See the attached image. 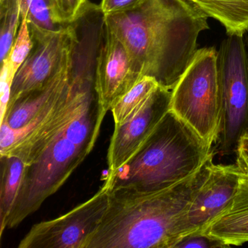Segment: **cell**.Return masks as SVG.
<instances>
[{"label":"cell","mask_w":248,"mask_h":248,"mask_svg":"<svg viewBox=\"0 0 248 248\" xmlns=\"http://www.w3.org/2000/svg\"><path fill=\"white\" fill-rule=\"evenodd\" d=\"M145 0H102L100 11L104 16L127 12L137 8Z\"/></svg>","instance_id":"cell-23"},{"label":"cell","mask_w":248,"mask_h":248,"mask_svg":"<svg viewBox=\"0 0 248 248\" xmlns=\"http://www.w3.org/2000/svg\"><path fill=\"white\" fill-rule=\"evenodd\" d=\"M142 77L124 43L105 27L95 73V93L104 116Z\"/></svg>","instance_id":"cell-12"},{"label":"cell","mask_w":248,"mask_h":248,"mask_svg":"<svg viewBox=\"0 0 248 248\" xmlns=\"http://www.w3.org/2000/svg\"><path fill=\"white\" fill-rule=\"evenodd\" d=\"M246 46H247V50H248V40H247Z\"/></svg>","instance_id":"cell-27"},{"label":"cell","mask_w":248,"mask_h":248,"mask_svg":"<svg viewBox=\"0 0 248 248\" xmlns=\"http://www.w3.org/2000/svg\"><path fill=\"white\" fill-rule=\"evenodd\" d=\"M213 159L161 191L109 189L108 209L87 248H174L178 221L208 177Z\"/></svg>","instance_id":"cell-2"},{"label":"cell","mask_w":248,"mask_h":248,"mask_svg":"<svg viewBox=\"0 0 248 248\" xmlns=\"http://www.w3.org/2000/svg\"><path fill=\"white\" fill-rule=\"evenodd\" d=\"M31 33L34 47L16 75L8 108L46 85L71 59L78 39L75 23L56 31Z\"/></svg>","instance_id":"cell-9"},{"label":"cell","mask_w":248,"mask_h":248,"mask_svg":"<svg viewBox=\"0 0 248 248\" xmlns=\"http://www.w3.org/2000/svg\"><path fill=\"white\" fill-rule=\"evenodd\" d=\"M159 87V84L154 78L142 77L111 108L114 126L125 121L132 114L140 108Z\"/></svg>","instance_id":"cell-16"},{"label":"cell","mask_w":248,"mask_h":248,"mask_svg":"<svg viewBox=\"0 0 248 248\" xmlns=\"http://www.w3.org/2000/svg\"><path fill=\"white\" fill-rule=\"evenodd\" d=\"M212 146L170 109L130 159L107 175L104 184L111 190L165 189L198 170L213 155Z\"/></svg>","instance_id":"cell-3"},{"label":"cell","mask_w":248,"mask_h":248,"mask_svg":"<svg viewBox=\"0 0 248 248\" xmlns=\"http://www.w3.org/2000/svg\"><path fill=\"white\" fill-rule=\"evenodd\" d=\"M91 151L73 143L63 134L31 165H27L24 181L6 229L17 227L54 194L82 163Z\"/></svg>","instance_id":"cell-6"},{"label":"cell","mask_w":248,"mask_h":248,"mask_svg":"<svg viewBox=\"0 0 248 248\" xmlns=\"http://www.w3.org/2000/svg\"><path fill=\"white\" fill-rule=\"evenodd\" d=\"M34 47V40L30 31L28 21L21 18V25L14 46L10 52V61L16 74L22 66Z\"/></svg>","instance_id":"cell-20"},{"label":"cell","mask_w":248,"mask_h":248,"mask_svg":"<svg viewBox=\"0 0 248 248\" xmlns=\"http://www.w3.org/2000/svg\"><path fill=\"white\" fill-rule=\"evenodd\" d=\"M0 60L9 55L21 22V11L16 0H0Z\"/></svg>","instance_id":"cell-17"},{"label":"cell","mask_w":248,"mask_h":248,"mask_svg":"<svg viewBox=\"0 0 248 248\" xmlns=\"http://www.w3.org/2000/svg\"><path fill=\"white\" fill-rule=\"evenodd\" d=\"M16 74L13 69L9 56H7L1 62V107H0V121L3 119L11 98V88Z\"/></svg>","instance_id":"cell-21"},{"label":"cell","mask_w":248,"mask_h":248,"mask_svg":"<svg viewBox=\"0 0 248 248\" xmlns=\"http://www.w3.org/2000/svg\"><path fill=\"white\" fill-rule=\"evenodd\" d=\"M236 165L240 170L241 172L248 176V158L242 154L238 153L236 159Z\"/></svg>","instance_id":"cell-24"},{"label":"cell","mask_w":248,"mask_h":248,"mask_svg":"<svg viewBox=\"0 0 248 248\" xmlns=\"http://www.w3.org/2000/svg\"><path fill=\"white\" fill-rule=\"evenodd\" d=\"M241 175L236 164H213L207 179L178 221V241L191 233H202L230 207L237 192Z\"/></svg>","instance_id":"cell-10"},{"label":"cell","mask_w":248,"mask_h":248,"mask_svg":"<svg viewBox=\"0 0 248 248\" xmlns=\"http://www.w3.org/2000/svg\"><path fill=\"white\" fill-rule=\"evenodd\" d=\"M98 46L79 42L73 53L70 82L50 108L21 129L1 123L0 156H16L30 165L60 137L84 107L97 95L95 73Z\"/></svg>","instance_id":"cell-4"},{"label":"cell","mask_w":248,"mask_h":248,"mask_svg":"<svg viewBox=\"0 0 248 248\" xmlns=\"http://www.w3.org/2000/svg\"><path fill=\"white\" fill-rule=\"evenodd\" d=\"M72 65L73 53L67 63L43 88L23 95L8 107L1 123L13 129L23 128L50 109L69 87Z\"/></svg>","instance_id":"cell-13"},{"label":"cell","mask_w":248,"mask_h":248,"mask_svg":"<svg viewBox=\"0 0 248 248\" xmlns=\"http://www.w3.org/2000/svg\"><path fill=\"white\" fill-rule=\"evenodd\" d=\"M0 157L2 172L0 188V231L2 236L21 191L27 165L16 156H0Z\"/></svg>","instance_id":"cell-15"},{"label":"cell","mask_w":248,"mask_h":248,"mask_svg":"<svg viewBox=\"0 0 248 248\" xmlns=\"http://www.w3.org/2000/svg\"><path fill=\"white\" fill-rule=\"evenodd\" d=\"M109 202V188L104 184L88 201L66 214L36 223L18 248H87L101 224Z\"/></svg>","instance_id":"cell-8"},{"label":"cell","mask_w":248,"mask_h":248,"mask_svg":"<svg viewBox=\"0 0 248 248\" xmlns=\"http://www.w3.org/2000/svg\"><path fill=\"white\" fill-rule=\"evenodd\" d=\"M53 19L60 26L73 24L88 8V0H50Z\"/></svg>","instance_id":"cell-19"},{"label":"cell","mask_w":248,"mask_h":248,"mask_svg":"<svg viewBox=\"0 0 248 248\" xmlns=\"http://www.w3.org/2000/svg\"><path fill=\"white\" fill-rule=\"evenodd\" d=\"M16 2L21 18L28 21L30 31H56L63 27L55 22L50 0H16Z\"/></svg>","instance_id":"cell-18"},{"label":"cell","mask_w":248,"mask_h":248,"mask_svg":"<svg viewBox=\"0 0 248 248\" xmlns=\"http://www.w3.org/2000/svg\"><path fill=\"white\" fill-rule=\"evenodd\" d=\"M229 247L220 239L207 233H196L181 238L174 248H225Z\"/></svg>","instance_id":"cell-22"},{"label":"cell","mask_w":248,"mask_h":248,"mask_svg":"<svg viewBox=\"0 0 248 248\" xmlns=\"http://www.w3.org/2000/svg\"><path fill=\"white\" fill-rule=\"evenodd\" d=\"M223 117L220 149L237 151L241 138L248 132V55L243 36H228L217 51Z\"/></svg>","instance_id":"cell-7"},{"label":"cell","mask_w":248,"mask_h":248,"mask_svg":"<svg viewBox=\"0 0 248 248\" xmlns=\"http://www.w3.org/2000/svg\"><path fill=\"white\" fill-rule=\"evenodd\" d=\"M171 97L172 91L159 86L140 108L114 126L107 152V175L120 169L146 141L170 109Z\"/></svg>","instance_id":"cell-11"},{"label":"cell","mask_w":248,"mask_h":248,"mask_svg":"<svg viewBox=\"0 0 248 248\" xmlns=\"http://www.w3.org/2000/svg\"><path fill=\"white\" fill-rule=\"evenodd\" d=\"M188 2H191V3H194V2H195L197 0H187Z\"/></svg>","instance_id":"cell-26"},{"label":"cell","mask_w":248,"mask_h":248,"mask_svg":"<svg viewBox=\"0 0 248 248\" xmlns=\"http://www.w3.org/2000/svg\"><path fill=\"white\" fill-rule=\"evenodd\" d=\"M209 17L187 0H145L131 11L104 16L106 28L124 43L141 76L172 91L197 49Z\"/></svg>","instance_id":"cell-1"},{"label":"cell","mask_w":248,"mask_h":248,"mask_svg":"<svg viewBox=\"0 0 248 248\" xmlns=\"http://www.w3.org/2000/svg\"><path fill=\"white\" fill-rule=\"evenodd\" d=\"M170 110L212 146L219 139L223 103L215 47L197 50L172 89Z\"/></svg>","instance_id":"cell-5"},{"label":"cell","mask_w":248,"mask_h":248,"mask_svg":"<svg viewBox=\"0 0 248 248\" xmlns=\"http://www.w3.org/2000/svg\"><path fill=\"white\" fill-rule=\"evenodd\" d=\"M202 233L220 239L226 245L248 242V176L242 173L237 192L230 207Z\"/></svg>","instance_id":"cell-14"},{"label":"cell","mask_w":248,"mask_h":248,"mask_svg":"<svg viewBox=\"0 0 248 248\" xmlns=\"http://www.w3.org/2000/svg\"><path fill=\"white\" fill-rule=\"evenodd\" d=\"M236 152L248 158V132L241 138Z\"/></svg>","instance_id":"cell-25"}]
</instances>
